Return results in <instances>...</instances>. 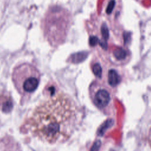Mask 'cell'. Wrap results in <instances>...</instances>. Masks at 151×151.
<instances>
[{"label":"cell","instance_id":"5b68a950","mask_svg":"<svg viewBox=\"0 0 151 151\" xmlns=\"http://www.w3.org/2000/svg\"><path fill=\"white\" fill-rule=\"evenodd\" d=\"M122 77L119 73L114 69H111L108 71L107 76V81L109 86L115 87L121 81Z\"/></svg>","mask_w":151,"mask_h":151},{"label":"cell","instance_id":"9c48e42d","mask_svg":"<svg viewBox=\"0 0 151 151\" xmlns=\"http://www.w3.org/2000/svg\"><path fill=\"white\" fill-rule=\"evenodd\" d=\"M114 4H115V1L114 0H111L109 2L108 5H107V9H106V12L109 14H110L112 11H113V9L114 6Z\"/></svg>","mask_w":151,"mask_h":151},{"label":"cell","instance_id":"ba28073f","mask_svg":"<svg viewBox=\"0 0 151 151\" xmlns=\"http://www.w3.org/2000/svg\"><path fill=\"white\" fill-rule=\"evenodd\" d=\"M101 34H102L103 38L104 40H107L109 37V30H108L107 26L105 25H103L101 27Z\"/></svg>","mask_w":151,"mask_h":151},{"label":"cell","instance_id":"8992f818","mask_svg":"<svg viewBox=\"0 0 151 151\" xmlns=\"http://www.w3.org/2000/svg\"><path fill=\"white\" fill-rule=\"evenodd\" d=\"M113 55L117 60H122L126 58V52L123 48H117L113 51Z\"/></svg>","mask_w":151,"mask_h":151},{"label":"cell","instance_id":"6da1fadb","mask_svg":"<svg viewBox=\"0 0 151 151\" xmlns=\"http://www.w3.org/2000/svg\"><path fill=\"white\" fill-rule=\"evenodd\" d=\"M80 109L68 94L59 92L41 102L25 122L35 137L49 143L68 140L78 126Z\"/></svg>","mask_w":151,"mask_h":151},{"label":"cell","instance_id":"3957f363","mask_svg":"<svg viewBox=\"0 0 151 151\" xmlns=\"http://www.w3.org/2000/svg\"><path fill=\"white\" fill-rule=\"evenodd\" d=\"M15 88L22 97H29L39 86L40 73L34 65L24 63L15 67L12 74Z\"/></svg>","mask_w":151,"mask_h":151},{"label":"cell","instance_id":"7a4b0ae2","mask_svg":"<svg viewBox=\"0 0 151 151\" xmlns=\"http://www.w3.org/2000/svg\"><path fill=\"white\" fill-rule=\"evenodd\" d=\"M68 16L64 9L57 6L50 8L47 11L43 21V29L51 45H57L64 41L69 24Z\"/></svg>","mask_w":151,"mask_h":151},{"label":"cell","instance_id":"8fae6325","mask_svg":"<svg viewBox=\"0 0 151 151\" xmlns=\"http://www.w3.org/2000/svg\"><path fill=\"white\" fill-rule=\"evenodd\" d=\"M147 141L149 143V145L150 147L151 148V127H150L148 132V135H147Z\"/></svg>","mask_w":151,"mask_h":151},{"label":"cell","instance_id":"30bf717a","mask_svg":"<svg viewBox=\"0 0 151 151\" xmlns=\"http://www.w3.org/2000/svg\"><path fill=\"white\" fill-rule=\"evenodd\" d=\"M89 42H90V44L92 46H94L96 45L98 42H99V39L97 38V37H95V36H92L90 38L89 40Z\"/></svg>","mask_w":151,"mask_h":151},{"label":"cell","instance_id":"52a82bcc","mask_svg":"<svg viewBox=\"0 0 151 151\" xmlns=\"http://www.w3.org/2000/svg\"><path fill=\"white\" fill-rule=\"evenodd\" d=\"M92 71L96 77L98 78H100L102 77V68L99 63H96L93 65Z\"/></svg>","mask_w":151,"mask_h":151},{"label":"cell","instance_id":"277c9868","mask_svg":"<svg viewBox=\"0 0 151 151\" xmlns=\"http://www.w3.org/2000/svg\"><path fill=\"white\" fill-rule=\"evenodd\" d=\"M90 98L94 106L106 115L113 111V93L111 87L99 80H94L88 88Z\"/></svg>","mask_w":151,"mask_h":151}]
</instances>
